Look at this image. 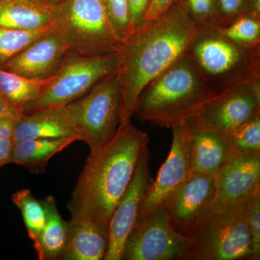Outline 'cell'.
Here are the masks:
<instances>
[{
  "instance_id": "32",
  "label": "cell",
  "mask_w": 260,
  "mask_h": 260,
  "mask_svg": "<svg viewBox=\"0 0 260 260\" xmlns=\"http://www.w3.org/2000/svg\"><path fill=\"white\" fill-rule=\"evenodd\" d=\"M178 1L179 0H153L145 20H153L157 18L176 4Z\"/></svg>"
},
{
  "instance_id": "30",
  "label": "cell",
  "mask_w": 260,
  "mask_h": 260,
  "mask_svg": "<svg viewBox=\"0 0 260 260\" xmlns=\"http://www.w3.org/2000/svg\"><path fill=\"white\" fill-rule=\"evenodd\" d=\"M248 13V0H217L215 26H226Z\"/></svg>"
},
{
  "instance_id": "37",
  "label": "cell",
  "mask_w": 260,
  "mask_h": 260,
  "mask_svg": "<svg viewBox=\"0 0 260 260\" xmlns=\"http://www.w3.org/2000/svg\"><path fill=\"white\" fill-rule=\"evenodd\" d=\"M37 1L44 6L52 8L56 5L60 4L64 0H37Z\"/></svg>"
},
{
  "instance_id": "11",
  "label": "cell",
  "mask_w": 260,
  "mask_h": 260,
  "mask_svg": "<svg viewBox=\"0 0 260 260\" xmlns=\"http://www.w3.org/2000/svg\"><path fill=\"white\" fill-rule=\"evenodd\" d=\"M148 148L143 152L129 185L121 196L109 225V247L104 260H121L126 239L138 221L142 205L153 183Z\"/></svg>"
},
{
  "instance_id": "21",
  "label": "cell",
  "mask_w": 260,
  "mask_h": 260,
  "mask_svg": "<svg viewBox=\"0 0 260 260\" xmlns=\"http://www.w3.org/2000/svg\"><path fill=\"white\" fill-rule=\"evenodd\" d=\"M47 221L34 247L39 260H60L67 241V221L61 218L52 195L42 200Z\"/></svg>"
},
{
  "instance_id": "22",
  "label": "cell",
  "mask_w": 260,
  "mask_h": 260,
  "mask_svg": "<svg viewBox=\"0 0 260 260\" xmlns=\"http://www.w3.org/2000/svg\"><path fill=\"white\" fill-rule=\"evenodd\" d=\"M51 78L34 80L0 68V95L16 109L23 111L40 96Z\"/></svg>"
},
{
  "instance_id": "20",
  "label": "cell",
  "mask_w": 260,
  "mask_h": 260,
  "mask_svg": "<svg viewBox=\"0 0 260 260\" xmlns=\"http://www.w3.org/2000/svg\"><path fill=\"white\" fill-rule=\"evenodd\" d=\"M54 21L53 8L37 0H0V27L35 29Z\"/></svg>"
},
{
  "instance_id": "4",
  "label": "cell",
  "mask_w": 260,
  "mask_h": 260,
  "mask_svg": "<svg viewBox=\"0 0 260 260\" xmlns=\"http://www.w3.org/2000/svg\"><path fill=\"white\" fill-rule=\"evenodd\" d=\"M188 53L215 94L233 85L260 83V46L233 42L215 25L198 27Z\"/></svg>"
},
{
  "instance_id": "35",
  "label": "cell",
  "mask_w": 260,
  "mask_h": 260,
  "mask_svg": "<svg viewBox=\"0 0 260 260\" xmlns=\"http://www.w3.org/2000/svg\"><path fill=\"white\" fill-rule=\"evenodd\" d=\"M20 119H4L0 120V140H13L15 127Z\"/></svg>"
},
{
  "instance_id": "9",
  "label": "cell",
  "mask_w": 260,
  "mask_h": 260,
  "mask_svg": "<svg viewBox=\"0 0 260 260\" xmlns=\"http://www.w3.org/2000/svg\"><path fill=\"white\" fill-rule=\"evenodd\" d=\"M260 114V83L239 84L217 94L184 124L189 129L215 132L231 136Z\"/></svg>"
},
{
  "instance_id": "23",
  "label": "cell",
  "mask_w": 260,
  "mask_h": 260,
  "mask_svg": "<svg viewBox=\"0 0 260 260\" xmlns=\"http://www.w3.org/2000/svg\"><path fill=\"white\" fill-rule=\"evenodd\" d=\"M56 29L55 20L53 23L35 29L0 27V68L38 39Z\"/></svg>"
},
{
  "instance_id": "3",
  "label": "cell",
  "mask_w": 260,
  "mask_h": 260,
  "mask_svg": "<svg viewBox=\"0 0 260 260\" xmlns=\"http://www.w3.org/2000/svg\"><path fill=\"white\" fill-rule=\"evenodd\" d=\"M216 95L187 52L145 85L133 116L172 129L184 125Z\"/></svg>"
},
{
  "instance_id": "15",
  "label": "cell",
  "mask_w": 260,
  "mask_h": 260,
  "mask_svg": "<svg viewBox=\"0 0 260 260\" xmlns=\"http://www.w3.org/2000/svg\"><path fill=\"white\" fill-rule=\"evenodd\" d=\"M68 51L61 34L54 30L38 39L0 68L30 79H49L60 68Z\"/></svg>"
},
{
  "instance_id": "5",
  "label": "cell",
  "mask_w": 260,
  "mask_h": 260,
  "mask_svg": "<svg viewBox=\"0 0 260 260\" xmlns=\"http://www.w3.org/2000/svg\"><path fill=\"white\" fill-rule=\"evenodd\" d=\"M186 260H235L252 254L246 203L218 213H210L181 234Z\"/></svg>"
},
{
  "instance_id": "17",
  "label": "cell",
  "mask_w": 260,
  "mask_h": 260,
  "mask_svg": "<svg viewBox=\"0 0 260 260\" xmlns=\"http://www.w3.org/2000/svg\"><path fill=\"white\" fill-rule=\"evenodd\" d=\"M109 247V234L88 220L67 221V241L60 260H102Z\"/></svg>"
},
{
  "instance_id": "28",
  "label": "cell",
  "mask_w": 260,
  "mask_h": 260,
  "mask_svg": "<svg viewBox=\"0 0 260 260\" xmlns=\"http://www.w3.org/2000/svg\"><path fill=\"white\" fill-rule=\"evenodd\" d=\"M198 27L215 25L217 0H179Z\"/></svg>"
},
{
  "instance_id": "38",
  "label": "cell",
  "mask_w": 260,
  "mask_h": 260,
  "mask_svg": "<svg viewBox=\"0 0 260 260\" xmlns=\"http://www.w3.org/2000/svg\"><path fill=\"white\" fill-rule=\"evenodd\" d=\"M0 169H1V168H0Z\"/></svg>"
},
{
  "instance_id": "25",
  "label": "cell",
  "mask_w": 260,
  "mask_h": 260,
  "mask_svg": "<svg viewBox=\"0 0 260 260\" xmlns=\"http://www.w3.org/2000/svg\"><path fill=\"white\" fill-rule=\"evenodd\" d=\"M216 27L225 37L237 44L249 47L260 46V17L247 13L226 26Z\"/></svg>"
},
{
  "instance_id": "14",
  "label": "cell",
  "mask_w": 260,
  "mask_h": 260,
  "mask_svg": "<svg viewBox=\"0 0 260 260\" xmlns=\"http://www.w3.org/2000/svg\"><path fill=\"white\" fill-rule=\"evenodd\" d=\"M172 130L170 152L150 186L138 220L161 205L191 172L190 132L184 125L172 128Z\"/></svg>"
},
{
  "instance_id": "2",
  "label": "cell",
  "mask_w": 260,
  "mask_h": 260,
  "mask_svg": "<svg viewBox=\"0 0 260 260\" xmlns=\"http://www.w3.org/2000/svg\"><path fill=\"white\" fill-rule=\"evenodd\" d=\"M149 142L148 133L130 122L90 151L68 203L71 218L88 220L109 234L112 214Z\"/></svg>"
},
{
  "instance_id": "13",
  "label": "cell",
  "mask_w": 260,
  "mask_h": 260,
  "mask_svg": "<svg viewBox=\"0 0 260 260\" xmlns=\"http://www.w3.org/2000/svg\"><path fill=\"white\" fill-rule=\"evenodd\" d=\"M260 189V152L236 155L215 174V193L210 213L244 204Z\"/></svg>"
},
{
  "instance_id": "12",
  "label": "cell",
  "mask_w": 260,
  "mask_h": 260,
  "mask_svg": "<svg viewBox=\"0 0 260 260\" xmlns=\"http://www.w3.org/2000/svg\"><path fill=\"white\" fill-rule=\"evenodd\" d=\"M215 193V174L191 172L161 205L173 228L183 234L209 213Z\"/></svg>"
},
{
  "instance_id": "26",
  "label": "cell",
  "mask_w": 260,
  "mask_h": 260,
  "mask_svg": "<svg viewBox=\"0 0 260 260\" xmlns=\"http://www.w3.org/2000/svg\"><path fill=\"white\" fill-rule=\"evenodd\" d=\"M229 138L235 155L260 152V114L241 126Z\"/></svg>"
},
{
  "instance_id": "1",
  "label": "cell",
  "mask_w": 260,
  "mask_h": 260,
  "mask_svg": "<svg viewBox=\"0 0 260 260\" xmlns=\"http://www.w3.org/2000/svg\"><path fill=\"white\" fill-rule=\"evenodd\" d=\"M198 31L177 2L157 18L133 28L118 51L121 83L120 123L131 122L140 92L154 78L186 54Z\"/></svg>"
},
{
  "instance_id": "33",
  "label": "cell",
  "mask_w": 260,
  "mask_h": 260,
  "mask_svg": "<svg viewBox=\"0 0 260 260\" xmlns=\"http://www.w3.org/2000/svg\"><path fill=\"white\" fill-rule=\"evenodd\" d=\"M23 115V111L10 105L0 95V120L4 119H20Z\"/></svg>"
},
{
  "instance_id": "18",
  "label": "cell",
  "mask_w": 260,
  "mask_h": 260,
  "mask_svg": "<svg viewBox=\"0 0 260 260\" xmlns=\"http://www.w3.org/2000/svg\"><path fill=\"white\" fill-rule=\"evenodd\" d=\"M78 137L79 133L70 125L61 107L51 108L24 114L18 121L13 142L22 140Z\"/></svg>"
},
{
  "instance_id": "7",
  "label": "cell",
  "mask_w": 260,
  "mask_h": 260,
  "mask_svg": "<svg viewBox=\"0 0 260 260\" xmlns=\"http://www.w3.org/2000/svg\"><path fill=\"white\" fill-rule=\"evenodd\" d=\"M118 63V53L88 56L68 51L47 88L24 108L23 114L64 107L83 97L102 80L117 73Z\"/></svg>"
},
{
  "instance_id": "34",
  "label": "cell",
  "mask_w": 260,
  "mask_h": 260,
  "mask_svg": "<svg viewBox=\"0 0 260 260\" xmlns=\"http://www.w3.org/2000/svg\"><path fill=\"white\" fill-rule=\"evenodd\" d=\"M13 144V140H0V168L12 164Z\"/></svg>"
},
{
  "instance_id": "27",
  "label": "cell",
  "mask_w": 260,
  "mask_h": 260,
  "mask_svg": "<svg viewBox=\"0 0 260 260\" xmlns=\"http://www.w3.org/2000/svg\"><path fill=\"white\" fill-rule=\"evenodd\" d=\"M114 34L121 42L125 40L133 28L130 21L127 0H100Z\"/></svg>"
},
{
  "instance_id": "29",
  "label": "cell",
  "mask_w": 260,
  "mask_h": 260,
  "mask_svg": "<svg viewBox=\"0 0 260 260\" xmlns=\"http://www.w3.org/2000/svg\"><path fill=\"white\" fill-rule=\"evenodd\" d=\"M248 224L251 238V259L260 257V189L246 202Z\"/></svg>"
},
{
  "instance_id": "36",
  "label": "cell",
  "mask_w": 260,
  "mask_h": 260,
  "mask_svg": "<svg viewBox=\"0 0 260 260\" xmlns=\"http://www.w3.org/2000/svg\"><path fill=\"white\" fill-rule=\"evenodd\" d=\"M248 13L260 17V0H248Z\"/></svg>"
},
{
  "instance_id": "8",
  "label": "cell",
  "mask_w": 260,
  "mask_h": 260,
  "mask_svg": "<svg viewBox=\"0 0 260 260\" xmlns=\"http://www.w3.org/2000/svg\"><path fill=\"white\" fill-rule=\"evenodd\" d=\"M70 125L90 151L110 139L120 123L121 83L117 73L102 80L83 97L61 107Z\"/></svg>"
},
{
  "instance_id": "6",
  "label": "cell",
  "mask_w": 260,
  "mask_h": 260,
  "mask_svg": "<svg viewBox=\"0 0 260 260\" xmlns=\"http://www.w3.org/2000/svg\"><path fill=\"white\" fill-rule=\"evenodd\" d=\"M57 30L69 51L84 56L116 54L121 42L100 0H64L54 7Z\"/></svg>"
},
{
  "instance_id": "16",
  "label": "cell",
  "mask_w": 260,
  "mask_h": 260,
  "mask_svg": "<svg viewBox=\"0 0 260 260\" xmlns=\"http://www.w3.org/2000/svg\"><path fill=\"white\" fill-rule=\"evenodd\" d=\"M189 130L191 172L215 174L236 156L230 140L225 135L208 130Z\"/></svg>"
},
{
  "instance_id": "10",
  "label": "cell",
  "mask_w": 260,
  "mask_h": 260,
  "mask_svg": "<svg viewBox=\"0 0 260 260\" xmlns=\"http://www.w3.org/2000/svg\"><path fill=\"white\" fill-rule=\"evenodd\" d=\"M184 238L160 205L137 221L126 239L121 260L186 259Z\"/></svg>"
},
{
  "instance_id": "24",
  "label": "cell",
  "mask_w": 260,
  "mask_h": 260,
  "mask_svg": "<svg viewBox=\"0 0 260 260\" xmlns=\"http://www.w3.org/2000/svg\"><path fill=\"white\" fill-rule=\"evenodd\" d=\"M12 200L21 212L29 239L32 243L35 242L47 221V214L42 200H37L29 189H23L14 193Z\"/></svg>"
},
{
  "instance_id": "19",
  "label": "cell",
  "mask_w": 260,
  "mask_h": 260,
  "mask_svg": "<svg viewBox=\"0 0 260 260\" xmlns=\"http://www.w3.org/2000/svg\"><path fill=\"white\" fill-rule=\"evenodd\" d=\"M77 141H80L78 137L14 142L12 164L21 166L34 174H43L52 157Z\"/></svg>"
},
{
  "instance_id": "31",
  "label": "cell",
  "mask_w": 260,
  "mask_h": 260,
  "mask_svg": "<svg viewBox=\"0 0 260 260\" xmlns=\"http://www.w3.org/2000/svg\"><path fill=\"white\" fill-rule=\"evenodd\" d=\"M153 0H127L132 26L134 28L144 21Z\"/></svg>"
}]
</instances>
